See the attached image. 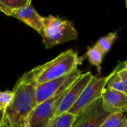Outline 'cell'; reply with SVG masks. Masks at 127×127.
I'll use <instances>...</instances> for the list:
<instances>
[{"instance_id":"obj_16","label":"cell","mask_w":127,"mask_h":127,"mask_svg":"<svg viewBox=\"0 0 127 127\" xmlns=\"http://www.w3.org/2000/svg\"><path fill=\"white\" fill-rule=\"evenodd\" d=\"M75 117L76 115L69 112L61 114L54 118L48 127H71L75 120Z\"/></svg>"},{"instance_id":"obj_18","label":"cell","mask_w":127,"mask_h":127,"mask_svg":"<svg viewBox=\"0 0 127 127\" xmlns=\"http://www.w3.org/2000/svg\"><path fill=\"white\" fill-rule=\"evenodd\" d=\"M31 127L30 126V124H29V122H28V120L27 119V121H25V127Z\"/></svg>"},{"instance_id":"obj_19","label":"cell","mask_w":127,"mask_h":127,"mask_svg":"<svg viewBox=\"0 0 127 127\" xmlns=\"http://www.w3.org/2000/svg\"><path fill=\"white\" fill-rule=\"evenodd\" d=\"M123 65H124V66H125V67H127V60L126 62H124V63H123Z\"/></svg>"},{"instance_id":"obj_20","label":"cell","mask_w":127,"mask_h":127,"mask_svg":"<svg viewBox=\"0 0 127 127\" xmlns=\"http://www.w3.org/2000/svg\"><path fill=\"white\" fill-rule=\"evenodd\" d=\"M126 7H127V1H126Z\"/></svg>"},{"instance_id":"obj_17","label":"cell","mask_w":127,"mask_h":127,"mask_svg":"<svg viewBox=\"0 0 127 127\" xmlns=\"http://www.w3.org/2000/svg\"><path fill=\"white\" fill-rule=\"evenodd\" d=\"M14 97V92L13 90L0 91V112H4L11 104Z\"/></svg>"},{"instance_id":"obj_4","label":"cell","mask_w":127,"mask_h":127,"mask_svg":"<svg viewBox=\"0 0 127 127\" xmlns=\"http://www.w3.org/2000/svg\"><path fill=\"white\" fill-rule=\"evenodd\" d=\"M66 90L43 101L34 108L28 118L31 127H48L55 118L58 106Z\"/></svg>"},{"instance_id":"obj_7","label":"cell","mask_w":127,"mask_h":127,"mask_svg":"<svg viewBox=\"0 0 127 127\" xmlns=\"http://www.w3.org/2000/svg\"><path fill=\"white\" fill-rule=\"evenodd\" d=\"M109 115L103 109L102 98H100L76 115L71 127H100Z\"/></svg>"},{"instance_id":"obj_2","label":"cell","mask_w":127,"mask_h":127,"mask_svg":"<svg viewBox=\"0 0 127 127\" xmlns=\"http://www.w3.org/2000/svg\"><path fill=\"white\" fill-rule=\"evenodd\" d=\"M80 58L76 51L68 49L53 60L31 70L37 85L67 76L78 68Z\"/></svg>"},{"instance_id":"obj_22","label":"cell","mask_w":127,"mask_h":127,"mask_svg":"<svg viewBox=\"0 0 127 127\" xmlns=\"http://www.w3.org/2000/svg\"></svg>"},{"instance_id":"obj_21","label":"cell","mask_w":127,"mask_h":127,"mask_svg":"<svg viewBox=\"0 0 127 127\" xmlns=\"http://www.w3.org/2000/svg\"><path fill=\"white\" fill-rule=\"evenodd\" d=\"M126 115V119H127V115Z\"/></svg>"},{"instance_id":"obj_6","label":"cell","mask_w":127,"mask_h":127,"mask_svg":"<svg viewBox=\"0 0 127 127\" xmlns=\"http://www.w3.org/2000/svg\"><path fill=\"white\" fill-rule=\"evenodd\" d=\"M109 79V75L104 77L93 76L91 80L85 88L77 101L68 111L72 115H77L81 110L102 97L104 89Z\"/></svg>"},{"instance_id":"obj_3","label":"cell","mask_w":127,"mask_h":127,"mask_svg":"<svg viewBox=\"0 0 127 127\" xmlns=\"http://www.w3.org/2000/svg\"><path fill=\"white\" fill-rule=\"evenodd\" d=\"M40 35L46 48L50 49L58 45L77 39L78 31L72 21L49 15L43 16V26Z\"/></svg>"},{"instance_id":"obj_14","label":"cell","mask_w":127,"mask_h":127,"mask_svg":"<svg viewBox=\"0 0 127 127\" xmlns=\"http://www.w3.org/2000/svg\"><path fill=\"white\" fill-rule=\"evenodd\" d=\"M100 127H127L126 115L122 113L109 114Z\"/></svg>"},{"instance_id":"obj_15","label":"cell","mask_w":127,"mask_h":127,"mask_svg":"<svg viewBox=\"0 0 127 127\" xmlns=\"http://www.w3.org/2000/svg\"><path fill=\"white\" fill-rule=\"evenodd\" d=\"M104 55L105 54L95 45L89 47L86 52V57H88L90 64L97 67L99 71L101 70V64L103 63Z\"/></svg>"},{"instance_id":"obj_10","label":"cell","mask_w":127,"mask_h":127,"mask_svg":"<svg viewBox=\"0 0 127 127\" xmlns=\"http://www.w3.org/2000/svg\"><path fill=\"white\" fill-rule=\"evenodd\" d=\"M10 16L20 20L40 34L41 33L43 26V16H40L31 4L13 10Z\"/></svg>"},{"instance_id":"obj_13","label":"cell","mask_w":127,"mask_h":127,"mask_svg":"<svg viewBox=\"0 0 127 127\" xmlns=\"http://www.w3.org/2000/svg\"><path fill=\"white\" fill-rule=\"evenodd\" d=\"M118 37V32H110L106 36H104L97 42L94 45L99 50H100L104 54L108 53L112 48L113 44L116 41Z\"/></svg>"},{"instance_id":"obj_11","label":"cell","mask_w":127,"mask_h":127,"mask_svg":"<svg viewBox=\"0 0 127 127\" xmlns=\"http://www.w3.org/2000/svg\"><path fill=\"white\" fill-rule=\"evenodd\" d=\"M127 95V67H117L110 74L106 86Z\"/></svg>"},{"instance_id":"obj_8","label":"cell","mask_w":127,"mask_h":127,"mask_svg":"<svg viewBox=\"0 0 127 127\" xmlns=\"http://www.w3.org/2000/svg\"><path fill=\"white\" fill-rule=\"evenodd\" d=\"M93 76L91 71L82 74V75L66 90L58 106L55 118L61 114L68 112L70 109L77 101L85 88L90 83Z\"/></svg>"},{"instance_id":"obj_9","label":"cell","mask_w":127,"mask_h":127,"mask_svg":"<svg viewBox=\"0 0 127 127\" xmlns=\"http://www.w3.org/2000/svg\"><path fill=\"white\" fill-rule=\"evenodd\" d=\"M103 109L109 113H127V95L106 87L102 95Z\"/></svg>"},{"instance_id":"obj_12","label":"cell","mask_w":127,"mask_h":127,"mask_svg":"<svg viewBox=\"0 0 127 127\" xmlns=\"http://www.w3.org/2000/svg\"><path fill=\"white\" fill-rule=\"evenodd\" d=\"M30 4H31V0H0V11L10 16L13 10Z\"/></svg>"},{"instance_id":"obj_5","label":"cell","mask_w":127,"mask_h":127,"mask_svg":"<svg viewBox=\"0 0 127 127\" xmlns=\"http://www.w3.org/2000/svg\"><path fill=\"white\" fill-rule=\"evenodd\" d=\"M82 74V71L77 68L67 76L37 85L36 89V106L66 90Z\"/></svg>"},{"instance_id":"obj_1","label":"cell","mask_w":127,"mask_h":127,"mask_svg":"<svg viewBox=\"0 0 127 127\" xmlns=\"http://www.w3.org/2000/svg\"><path fill=\"white\" fill-rule=\"evenodd\" d=\"M36 83L31 71L24 73L16 83L13 100L10 106L1 112V127H24L30 113L36 106Z\"/></svg>"}]
</instances>
